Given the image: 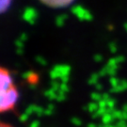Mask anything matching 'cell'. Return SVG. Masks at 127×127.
I'll use <instances>...</instances> for the list:
<instances>
[{
  "mask_svg": "<svg viewBox=\"0 0 127 127\" xmlns=\"http://www.w3.org/2000/svg\"><path fill=\"white\" fill-rule=\"evenodd\" d=\"M43 4L53 8H61L71 4L73 0H41Z\"/></svg>",
  "mask_w": 127,
  "mask_h": 127,
  "instance_id": "7a4b0ae2",
  "label": "cell"
},
{
  "mask_svg": "<svg viewBox=\"0 0 127 127\" xmlns=\"http://www.w3.org/2000/svg\"><path fill=\"white\" fill-rule=\"evenodd\" d=\"M0 127H12V126H10V125L8 124V123H1V122H0Z\"/></svg>",
  "mask_w": 127,
  "mask_h": 127,
  "instance_id": "277c9868",
  "label": "cell"
},
{
  "mask_svg": "<svg viewBox=\"0 0 127 127\" xmlns=\"http://www.w3.org/2000/svg\"><path fill=\"white\" fill-rule=\"evenodd\" d=\"M18 99L19 92L11 73L0 66V114L12 110Z\"/></svg>",
  "mask_w": 127,
  "mask_h": 127,
  "instance_id": "6da1fadb",
  "label": "cell"
},
{
  "mask_svg": "<svg viewBox=\"0 0 127 127\" xmlns=\"http://www.w3.org/2000/svg\"><path fill=\"white\" fill-rule=\"evenodd\" d=\"M10 1L11 0H0V13L4 12L9 8V6L10 5Z\"/></svg>",
  "mask_w": 127,
  "mask_h": 127,
  "instance_id": "3957f363",
  "label": "cell"
}]
</instances>
